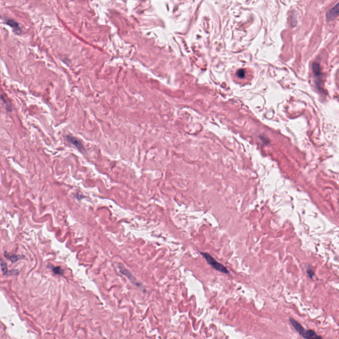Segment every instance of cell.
Returning a JSON list of instances; mask_svg holds the SVG:
<instances>
[{"mask_svg":"<svg viewBox=\"0 0 339 339\" xmlns=\"http://www.w3.org/2000/svg\"><path fill=\"white\" fill-rule=\"evenodd\" d=\"M290 322L295 331L305 339H323L321 336L318 335L313 330H306L301 324L293 318H290Z\"/></svg>","mask_w":339,"mask_h":339,"instance_id":"6da1fadb","label":"cell"},{"mask_svg":"<svg viewBox=\"0 0 339 339\" xmlns=\"http://www.w3.org/2000/svg\"><path fill=\"white\" fill-rule=\"evenodd\" d=\"M201 254H202L203 255V256L205 258V259L206 260V261L208 262L209 264L211 267H213L214 269H215L216 270L221 272L222 273H224V274H229V272L226 267L222 264L218 262L213 257H212L211 256V255L206 253H201Z\"/></svg>","mask_w":339,"mask_h":339,"instance_id":"7a4b0ae2","label":"cell"},{"mask_svg":"<svg viewBox=\"0 0 339 339\" xmlns=\"http://www.w3.org/2000/svg\"><path fill=\"white\" fill-rule=\"evenodd\" d=\"M66 139H67V140L69 143L72 144V145L76 146L80 151H81V152H84L85 151V149H84V147H83V144L82 143V142L80 141V140H79L78 139H77L76 138H75L72 136L68 135V136H67Z\"/></svg>","mask_w":339,"mask_h":339,"instance_id":"3957f363","label":"cell"},{"mask_svg":"<svg viewBox=\"0 0 339 339\" xmlns=\"http://www.w3.org/2000/svg\"><path fill=\"white\" fill-rule=\"evenodd\" d=\"M119 270H120V272H121V274L125 275V276H127L131 280L132 283L137 285V281H136V279L133 276V275L131 274V273L130 272H129L127 269L125 268L123 266H122L121 265H119Z\"/></svg>","mask_w":339,"mask_h":339,"instance_id":"277c9868","label":"cell"},{"mask_svg":"<svg viewBox=\"0 0 339 339\" xmlns=\"http://www.w3.org/2000/svg\"><path fill=\"white\" fill-rule=\"evenodd\" d=\"M5 23L6 24H7L8 25H10L16 33L18 34L21 33V29L19 24H18L16 21H15L11 19H9Z\"/></svg>","mask_w":339,"mask_h":339,"instance_id":"5b68a950","label":"cell"},{"mask_svg":"<svg viewBox=\"0 0 339 339\" xmlns=\"http://www.w3.org/2000/svg\"><path fill=\"white\" fill-rule=\"evenodd\" d=\"M338 4L336 5L334 7H332L331 10H329L327 13V19L331 20L334 19L335 17H337L338 14Z\"/></svg>","mask_w":339,"mask_h":339,"instance_id":"8992f818","label":"cell"},{"mask_svg":"<svg viewBox=\"0 0 339 339\" xmlns=\"http://www.w3.org/2000/svg\"><path fill=\"white\" fill-rule=\"evenodd\" d=\"M4 256L6 258L11 260L13 263L16 262L18 260L20 259V257L19 256H17L16 254L10 253L7 251H5L4 253Z\"/></svg>","mask_w":339,"mask_h":339,"instance_id":"52a82bcc","label":"cell"},{"mask_svg":"<svg viewBox=\"0 0 339 339\" xmlns=\"http://www.w3.org/2000/svg\"><path fill=\"white\" fill-rule=\"evenodd\" d=\"M0 265H1V270H2L3 273H4V274H7V272H8L7 264H6L5 262H4V261H3L1 259H0Z\"/></svg>","mask_w":339,"mask_h":339,"instance_id":"ba28073f","label":"cell"},{"mask_svg":"<svg viewBox=\"0 0 339 339\" xmlns=\"http://www.w3.org/2000/svg\"><path fill=\"white\" fill-rule=\"evenodd\" d=\"M52 272L55 273V274H58V275H62L63 274V270L61 268V267L59 266H56V267H52Z\"/></svg>","mask_w":339,"mask_h":339,"instance_id":"9c48e42d","label":"cell"},{"mask_svg":"<svg viewBox=\"0 0 339 339\" xmlns=\"http://www.w3.org/2000/svg\"><path fill=\"white\" fill-rule=\"evenodd\" d=\"M307 274L309 275V276L310 277L311 279H313V276L315 275L313 270H312L311 268H310L307 269Z\"/></svg>","mask_w":339,"mask_h":339,"instance_id":"30bf717a","label":"cell"},{"mask_svg":"<svg viewBox=\"0 0 339 339\" xmlns=\"http://www.w3.org/2000/svg\"><path fill=\"white\" fill-rule=\"evenodd\" d=\"M238 76L240 78H244L245 76V72L244 70H239L237 72Z\"/></svg>","mask_w":339,"mask_h":339,"instance_id":"8fae6325","label":"cell"}]
</instances>
